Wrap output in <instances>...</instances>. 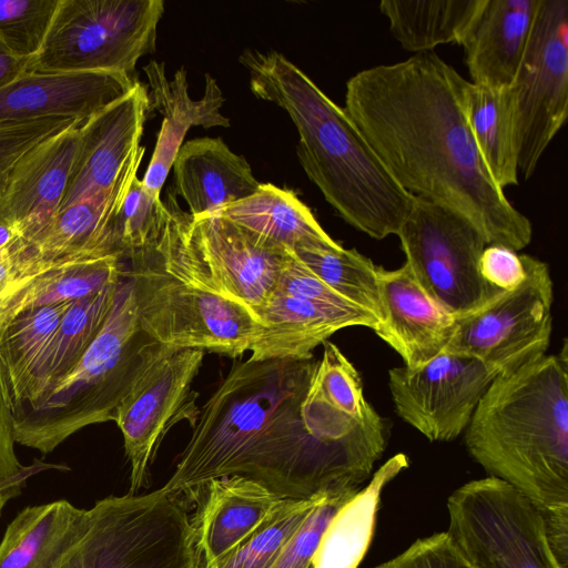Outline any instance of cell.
Returning <instances> with one entry per match:
<instances>
[{
	"mask_svg": "<svg viewBox=\"0 0 568 568\" xmlns=\"http://www.w3.org/2000/svg\"><path fill=\"white\" fill-rule=\"evenodd\" d=\"M469 88L434 51L423 52L349 78L344 110L404 190L463 215L488 245L517 252L530 243L532 225L479 153Z\"/></svg>",
	"mask_w": 568,
	"mask_h": 568,
	"instance_id": "6da1fadb",
	"label": "cell"
},
{
	"mask_svg": "<svg viewBox=\"0 0 568 568\" xmlns=\"http://www.w3.org/2000/svg\"><path fill=\"white\" fill-rule=\"evenodd\" d=\"M316 363L248 358L233 365L200 408L191 438L161 488L199 493L209 481L234 475L292 499L358 488L382 456L310 432L302 402Z\"/></svg>",
	"mask_w": 568,
	"mask_h": 568,
	"instance_id": "7a4b0ae2",
	"label": "cell"
},
{
	"mask_svg": "<svg viewBox=\"0 0 568 568\" xmlns=\"http://www.w3.org/2000/svg\"><path fill=\"white\" fill-rule=\"evenodd\" d=\"M239 60L254 95L292 119L298 161L337 214L373 239L397 235L416 196L397 183L344 108L282 53L247 49Z\"/></svg>",
	"mask_w": 568,
	"mask_h": 568,
	"instance_id": "3957f363",
	"label": "cell"
},
{
	"mask_svg": "<svg viewBox=\"0 0 568 568\" xmlns=\"http://www.w3.org/2000/svg\"><path fill=\"white\" fill-rule=\"evenodd\" d=\"M499 373L466 428L470 456L541 509L568 507V355Z\"/></svg>",
	"mask_w": 568,
	"mask_h": 568,
	"instance_id": "277c9868",
	"label": "cell"
},
{
	"mask_svg": "<svg viewBox=\"0 0 568 568\" xmlns=\"http://www.w3.org/2000/svg\"><path fill=\"white\" fill-rule=\"evenodd\" d=\"M164 204L160 232L128 256L141 327L162 345L240 357L263 325L210 277L189 243L175 195L169 194Z\"/></svg>",
	"mask_w": 568,
	"mask_h": 568,
	"instance_id": "5b68a950",
	"label": "cell"
},
{
	"mask_svg": "<svg viewBox=\"0 0 568 568\" xmlns=\"http://www.w3.org/2000/svg\"><path fill=\"white\" fill-rule=\"evenodd\" d=\"M172 348L142 329L124 271L103 327L75 366L12 412L16 443L45 455L82 428L114 420L131 388Z\"/></svg>",
	"mask_w": 568,
	"mask_h": 568,
	"instance_id": "8992f818",
	"label": "cell"
},
{
	"mask_svg": "<svg viewBox=\"0 0 568 568\" xmlns=\"http://www.w3.org/2000/svg\"><path fill=\"white\" fill-rule=\"evenodd\" d=\"M57 568H199L192 519L162 488L105 497Z\"/></svg>",
	"mask_w": 568,
	"mask_h": 568,
	"instance_id": "52a82bcc",
	"label": "cell"
},
{
	"mask_svg": "<svg viewBox=\"0 0 568 568\" xmlns=\"http://www.w3.org/2000/svg\"><path fill=\"white\" fill-rule=\"evenodd\" d=\"M162 0H60L28 71L114 72L134 78L156 49Z\"/></svg>",
	"mask_w": 568,
	"mask_h": 568,
	"instance_id": "ba28073f",
	"label": "cell"
},
{
	"mask_svg": "<svg viewBox=\"0 0 568 568\" xmlns=\"http://www.w3.org/2000/svg\"><path fill=\"white\" fill-rule=\"evenodd\" d=\"M447 535L471 568H561L548 544L544 510L509 484L486 477L447 500Z\"/></svg>",
	"mask_w": 568,
	"mask_h": 568,
	"instance_id": "9c48e42d",
	"label": "cell"
},
{
	"mask_svg": "<svg viewBox=\"0 0 568 568\" xmlns=\"http://www.w3.org/2000/svg\"><path fill=\"white\" fill-rule=\"evenodd\" d=\"M521 258L523 283L455 315L454 334L444 352L476 358L500 372L546 354L552 331V280L545 262L527 254Z\"/></svg>",
	"mask_w": 568,
	"mask_h": 568,
	"instance_id": "30bf717a",
	"label": "cell"
},
{
	"mask_svg": "<svg viewBox=\"0 0 568 568\" xmlns=\"http://www.w3.org/2000/svg\"><path fill=\"white\" fill-rule=\"evenodd\" d=\"M397 236L420 285L452 314L466 313L499 291L478 272L487 244L483 234L457 212L416 196Z\"/></svg>",
	"mask_w": 568,
	"mask_h": 568,
	"instance_id": "8fae6325",
	"label": "cell"
},
{
	"mask_svg": "<svg viewBox=\"0 0 568 568\" xmlns=\"http://www.w3.org/2000/svg\"><path fill=\"white\" fill-rule=\"evenodd\" d=\"M513 85L518 166L529 179L568 116V0H539Z\"/></svg>",
	"mask_w": 568,
	"mask_h": 568,
	"instance_id": "7c38bea8",
	"label": "cell"
},
{
	"mask_svg": "<svg viewBox=\"0 0 568 568\" xmlns=\"http://www.w3.org/2000/svg\"><path fill=\"white\" fill-rule=\"evenodd\" d=\"M204 351L172 348L135 383L116 408L120 428L130 462L129 494L144 485L155 453L175 424L186 420L195 427L200 407L193 382L202 366Z\"/></svg>",
	"mask_w": 568,
	"mask_h": 568,
	"instance_id": "4fadbf2b",
	"label": "cell"
},
{
	"mask_svg": "<svg viewBox=\"0 0 568 568\" xmlns=\"http://www.w3.org/2000/svg\"><path fill=\"white\" fill-rule=\"evenodd\" d=\"M148 88L139 80L123 97L81 123L68 184L58 211L85 199L126 194L145 149Z\"/></svg>",
	"mask_w": 568,
	"mask_h": 568,
	"instance_id": "5bb4252c",
	"label": "cell"
},
{
	"mask_svg": "<svg viewBox=\"0 0 568 568\" xmlns=\"http://www.w3.org/2000/svg\"><path fill=\"white\" fill-rule=\"evenodd\" d=\"M498 368L443 352L424 366L388 372L397 415L430 442H449L466 430Z\"/></svg>",
	"mask_w": 568,
	"mask_h": 568,
	"instance_id": "9a60e30c",
	"label": "cell"
},
{
	"mask_svg": "<svg viewBox=\"0 0 568 568\" xmlns=\"http://www.w3.org/2000/svg\"><path fill=\"white\" fill-rule=\"evenodd\" d=\"M181 217L190 245L219 288L252 311L262 306L291 250L216 213L192 216L181 210Z\"/></svg>",
	"mask_w": 568,
	"mask_h": 568,
	"instance_id": "2e32d148",
	"label": "cell"
},
{
	"mask_svg": "<svg viewBox=\"0 0 568 568\" xmlns=\"http://www.w3.org/2000/svg\"><path fill=\"white\" fill-rule=\"evenodd\" d=\"M82 122L30 148L6 175L0 187V222L14 226L27 244L60 207Z\"/></svg>",
	"mask_w": 568,
	"mask_h": 568,
	"instance_id": "e0dca14e",
	"label": "cell"
},
{
	"mask_svg": "<svg viewBox=\"0 0 568 568\" xmlns=\"http://www.w3.org/2000/svg\"><path fill=\"white\" fill-rule=\"evenodd\" d=\"M136 81L114 72L26 71L0 89V123L44 118L85 121L126 94Z\"/></svg>",
	"mask_w": 568,
	"mask_h": 568,
	"instance_id": "ac0fdd59",
	"label": "cell"
},
{
	"mask_svg": "<svg viewBox=\"0 0 568 568\" xmlns=\"http://www.w3.org/2000/svg\"><path fill=\"white\" fill-rule=\"evenodd\" d=\"M383 318L375 333L416 369L442 354L455 329V315L437 303L405 263L377 267Z\"/></svg>",
	"mask_w": 568,
	"mask_h": 568,
	"instance_id": "d6986e66",
	"label": "cell"
},
{
	"mask_svg": "<svg viewBox=\"0 0 568 568\" xmlns=\"http://www.w3.org/2000/svg\"><path fill=\"white\" fill-rule=\"evenodd\" d=\"M149 83V113L156 110L163 115L155 148L141 180L145 189L160 197L161 189L191 126L205 129L230 126V120L221 113L223 93L216 80L205 73L204 94L193 100L187 92L186 71L181 67L169 80L165 63L150 61L143 67Z\"/></svg>",
	"mask_w": 568,
	"mask_h": 568,
	"instance_id": "ffe728a7",
	"label": "cell"
},
{
	"mask_svg": "<svg viewBox=\"0 0 568 568\" xmlns=\"http://www.w3.org/2000/svg\"><path fill=\"white\" fill-rule=\"evenodd\" d=\"M253 312L263 325L250 348L252 361L313 357V349L348 326L377 329L379 321L363 308H339L274 291Z\"/></svg>",
	"mask_w": 568,
	"mask_h": 568,
	"instance_id": "44dd1931",
	"label": "cell"
},
{
	"mask_svg": "<svg viewBox=\"0 0 568 568\" xmlns=\"http://www.w3.org/2000/svg\"><path fill=\"white\" fill-rule=\"evenodd\" d=\"M118 253L84 251L22 271L0 292V337L19 314L74 301L118 283L123 275Z\"/></svg>",
	"mask_w": 568,
	"mask_h": 568,
	"instance_id": "7402d4cb",
	"label": "cell"
},
{
	"mask_svg": "<svg viewBox=\"0 0 568 568\" xmlns=\"http://www.w3.org/2000/svg\"><path fill=\"white\" fill-rule=\"evenodd\" d=\"M200 491L204 498L192 519L199 568H209L230 554L283 499L241 475L213 479Z\"/></svg>",
	"mask_w": 568,
	"mask_h": 568,
	"instance_id": "603a6c76",
	"label": "cell"
},
{
	"mask_svg": "<svg viewBox=\"0 0 568 568\" xmlns=\"http://www.w3.org/2000/svg\"><path fill=\"white\" fill-rule=\"evenodd\" d=\"M539 0H485L459 45L474 84L513 85Z\"/></svg>",
	"mask_w": 568,
	"mask_h": 568,
	"instance_id": "cb8c5ba5",
	"label": "cell"
},
{
	"mask_svg": "<svg viewBox=\"0 0 568 568\" xmlns=\"http://www.w3.org/2000/svg\"><path fill=\"white\" fill-rule=\"evenodd\" d=\"M175 193L192 216L217 211L252 195L260 186L250 163L221 138L183 143L172 165Z\"/></svg>",
	"mask_w": 568,
	"mask_h": 568,
	"instance_id": "d4e9b609",
	"label": "cell"
},
{
	"mask_svg": "<svg viewBox=\"0 0 568 568\" xmlns=\"http://www.w3.org/2000/svg\"><path fill=\"white\" fill-rule=\"evenodd\" d=\"M87 509L57 500L22 509L0 541V568H57L80 537Z\"/></svg>",
	"mask_w": 568,
	"mask_h": 568,
	"instance_id": "484cf974",
	"label": "cell"
},
{
	"mask_svg": "<svg viewBox=\"0 0 568 568\" xmlns=\"http://www.w3.org/2000/svg\"><path fill=\"white\" fill-rule=\"evenodd\" d=\"M120 281L72 301L36 362L17 407L45 393L75 366L103 327Z\"/></svg>",
	"mask_w": 568,
	"mask_h": 568,
	"instance_id": "4316f807",
	"label": "cell"
},
{
	"mask_svg": "<svg viewBox=\"0 0 568 568\" xmlns=\"http://www.w3.org/2000/svg\"><path fill=\"white\" fill-rule=\"evenodd\" d=\"M212 213L286 250L306 244L337 243L293 191L271 183L260 184L252 195Z\"/></svg>",
	"mask_w": 568,
	"mask_h": 568,
	"instance_id": "83f0119b",
	"label": "cell"
},
{
	"mask_svg": "<svg viewBox=\"0 0 568 568\" xmlns=\"http://www.w3.org/2000/svg\"><path fill=\"white\" fill-rule=\"evenodd\" d=\"M408 467L405 454H396L373 475L364 489L348 499L325 529L313 568H357L371 544L384 487Z\"/></svg>",
	"mask_w": 568,
	"mask_h": 568,
	"instance_id": "f1b7e54d",
	"label": "cell"
},
{
	"mask_svg": "<svg viewBox=\"0 0 568 568\" xmlns=\"http://www.w3.org/2000/svg\"><path fill=\"white\" fill-rule=\"evenodd\" d=\"M468 122L479 153L497 185L518 184L517 94L514 85L470 82Z\"/></svg>",
	"mask_w": 568,
	"mask_h": 568,
	"instance_id": "f546056e",
	"label": "cell"
},
{
	"mask_svg": "<svg viewBox=\"0 0 568 568\" xmlns=\"http://www.w3.org/2000/svg\"><path fill=\"white\" fill-rule=\"evenodd\" d=\"M485 0H383L381 12L393 37L414 54L460 44Z\"/></svg>",
	"mask_w": 568,
	"mask_h": 568,
	"instance_id": "4dcf8cb0",
	"label": "cell"
},
{
	"mask_svg": "<svg viewBox=\"0 0 568 568\" xmlns=\"http://www.w3.org/2000/svg\"><path fill=\"white\" fill-rule=\"evenodd\" d=\"M305 396L302 412L334 426H349L375 418L378 414L363 393L355 366L333 343H323Z\"/></svg>",
	"mask_w": 568,
	"mask_h": 568,
	"instance_id": "1f68e13d",
	"label": "cell"
},
{
	"mask_svg": "<svg viewBox=\"0 0 568 568\" xmlns=\"http://www.w3.org/2000/svg\"><path fill=\"white\" fill-rule=\"evenodd\" d=\"M72 301L28 310L0 337V371L12 410L21 402L31 371Z\"/></svg>",
	"mask_w": 568,
	"mask_h": 568,
	"instance_id": "d6a6232c",
	"label": "cell"
},
{
	"mask_svg": "<svg viewBox=\"0 0 568 568\" xmlns=\"http://www.w3.org/2000/svg\"><path fill=\"white\" fill-rule=\"evenodd\" d=\"M297 258L320 280L352 304L382 321L377 267L355 248L341 244H306L293 250ZM379 325V324H378Z\"/></svg>",
	"mask_w": 568,
	"mask_h": 568,
	"instance_id": "836d02e7",
	"label": "cell"
},
{
	"mask_svg": "<svg viewBox=\"0 0 568 568\" xmlns=\"http://www.w3.org/2000/svg\"><path fill=\"white\" fill-rule=\"evenodd\" d=\"M325 493L306 499L283 498L239 546L209 568H268Z\"/></svg>",
	"mask_w": 568,
	"mask_h": 568,
	"instance_id": "e575fe53",
	"label": "cell"
},
{
	"mask_svg": "<svg viewBox=\"0 0 568 568\" xmlns=\"http://www.w3.org/2000/svg\"><path fill=\"white\" fill-rule=\"evenodd\" d=\"M166 212L164 202L150 193L136 175L113 221L116 252L128 257L144 248L160 232Z\"/></svg>",
	"mask_w": 568,
	"mask_h": 568,
	"instance_id": "d590c367",
	"label": "cell"
},
{
	"mask_svg": "<svg viewBox=\"0 0 568 568\" xmlns=\"http://www.w3.org/2000/svg\"><path fill=\"white\" fill-rule=\"evenodd\" d=\"M59 3L60 0H0V42L18 57L33 58Z\"/></svg>",
	"mask_w": 568,
	"mask_h": 568,
	"instance_id": "8d00e7d4",
	"label": "cell"
},
{
	"mask_svg": "<svg viewBox=\"0 0 568 568\" xmlns=\"http://www.w3.org/2000/svg\"><path fill=\"white\" fill-rule=\"evenodd\" d=\"M357 490L358 488H349L326 491L268 568H313V559L325 529Z\"/></svg>",
	"mask_w": 568,
	"mask_h": 568,
	"instance_id": "74e56055",
	"label": "cell"
},
{
	"mask_svg": "<svg viewBox=\"0 0 568 568\" xmlns=\"http://www.w3.org/2000/svg\"><path fill=\"white\" fill-rule=\"evenodd\" d=\"M13 414L0 371V515L4 506L18 497L27 481L48 469H68L63 465L36 459L23 465L14 450Z\"/></svg>",
	"mask_w": 568,
	"mask_h": 568,
	"instance_id": "f35d334b",
	"label": "cell"
},
{
	"mask_svg": "<svg viewBox=\"0 0 568 568\" xmlns=\"http://www.w3.org/2000/svg\"><path fill=\"white\" fill-rule=\"evenodd\" d=\"M78 121L68 118H44L0 123V187L12 164L30 148L45 138L68 129Z\"/></svg>",
	"mask_w": 568,
	"mask_h": 568,
	"instance_id": "ab89813d",
	"label": "cell"
},
{
	"mask_svg": "<svg viewBox=\"0 0 568 568\" xmlns=\"http://www.w3.org/2000/svg\"><path fill=\"white\" fill-rule=\"evenodd\" d=\"M274 291L334 307L361 308L327 286L292 250L286 256Z\"/></svg>",
	"mask_w": 568,
	"mask_h": 568,
	"instance_id": "60d3db41",
	"label": "cell"
},
{
	"mask_svg": "<svg viewBox=\"0 0 568 568\" xmlns=\"http://www.w3.org/2000/svg\"><path fill=\"white\" fill-rule=\"evenodd\" d=\"M375 568H471L457 551L447 532L417 539L398 556Z\"/></svg>",
	"mask_w": 568,
	"mask_h": 568,
	"instance_id": "b9f144b4",
	"label": "cell"
},
{
	"mask_svg": "<svg viewBox=\"0 0 568 568\" xmlns=\"http://www.w3.org/2000/svg\"><path fill=\"white\" fill-rule=\"evenodd\" d=\"M478 272L486 283L499 291L514 290L526 278L521 254L498 244H489L483 250Z\"/></svg>",
	"mask_w": 568,
	"mask_h": 568,
	"instance_id": "7bdbcfd3",
	"label": "cell"
},
{
	"mask_svg": "<svg viewBox=\"0 0 568 568\" xmlns=\"http://www.w3.org/2000/svg\"><path fill=\"white\" fill-rule=\"evenodd\" d=\"M548 544L561 568L568 567V507L542 509Z\"/></svg>",
	"mask_w": 568,
	"mask_h": 568,
	"instance_id": "ee69618b",
	"label": "cell"
},
{
	"mask_svg": "<svg viewBox=\"0 0 568 568\" xmlns=\"http://www.w3.org/2000/svg\"><path fill=\"white\" fill-rule=\"evenodd\" d=\"M30 60L13 54L0 42V89L28 71Z\"/></svg>",
	"mask_w": 568,
	"mask_h": 568,
	"instance_id": "f6af8a7d",
	"label": "cell"
}]
</instances>
